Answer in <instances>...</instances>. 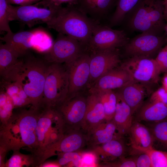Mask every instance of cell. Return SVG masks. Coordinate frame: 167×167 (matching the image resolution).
<instances>
[{
    "label": "cell",
    "instance_id": "obj_1",
    "mask_svg": "<svg viewBox=\"0 0 167 167\" xmlns=\"http://www.w3.org/2000/svg\"><path fill=\"white\" fill-rule=\"evenodd\" d=\"M26 107L15 109L7 124L0 126V145L8 151L26 147L31 153L36 148V131L42 109Z\"/></svg>",
    "mask_w": 167,
    "mask_h": 167
},
{
    "label": "cell",
    "instance_id": "obj_2",
    "mask_svg": "<svg viewBox=\"0 0 167 167\" xmlns=\"http://www.w3.org/2000/svg\"><path fill=\"white\" fill-rule=\"evenodd\" d=\"M99 24L88 17L75 5L68 4L66 7L60 6L46 24L49 28L70 36L87 47L93 31Z\"/></svg>",
    "mask_w": 167,
    "mask_h": 167
},
{
    "label": "cell",
    "instance_id": "obj_3",
    "mask_svg": "<svg viewBox=\"0 0 167 167\" xmlns=\"http://www.w3.org/2000/svg\"><path fill=\"white\" fill-rule=\"evenodd\" d=\"M49 63L28 54L22 58L14 81L21 85L31 101V105L43 109V93Z\"/></svg>",
    "mask_w": 167,
    "mask_h": 167
},
{
    "label": "cell",
    "instance_id": "obj_4",
    "mask_svg": "<svg viewBox=\"0 0 167 167\" xmlns=\"http://www.w3.org/2000/svg\"><path fill=\"white\" fill-rule=\"evenodd\" d=\"M69 85L67 67L60 63H49L44 88L43 108L58 106L67 98Z\"/></svg>",
    "mask_w": 167,
    "mask_h": 167
},
{
    "label": "cell",
    "instance_id": "obj_5",
    "mask_svg": "<svg viewBox=\"0 0 167 167\" xmlns=\"http://www.w3.org/2000/svg\"><path fill=\"white\" fill-rule=\"evenodd\" d=\"M36 131L37 147L31 153L34 157L59 140L64 134V123L56 108L42 109Z\"/></svg>",
    "mask_w": 167,
    "mask_h": 167
},
{
    "label": "cell",
    "instance_id": "obj_6",
    "mask_svg": "<svg viewBox=\"0 0 167 167\" xmlns=\"http://www.w3.org/2000/svg\"><path fill=\"white\" fill-rule=\"evenodd\" d=\"M88 135L82 130L65 131L55 143L34 157L35 167H39L49 158L60 153L79 152L87 146Z\"/></svg>",
    "mask_w": 167,
    "mask_h": 167
},
{
    "label": "cell",
    "instance_id": "obj_7",
    "mask_svg": "<svg viewBox=\"0 0 167 167\" xmlns=\"http://www.w3.org/2000/svg\"><path fill=\"white\" fill-rule=\"evenodd\" d=\"M84 46L78 40L58 33L51 47L44 53L43 59L49 63H64L67 66L84 52Z\"/></svg>",
    "mask_w": 167,
    "mask_h": 167
},
{
    "label": "cell",
    "instance_id": "obj_8",
    "mask_svg": "<svg viewBox=\"0 0 167 167\" xmlns=\"http://www.w3.org/2000/svg\"><path fill=\"white\" fill-rule=\"evenodd\" d=\"M133 80L151 88L158 84L160 71L155 59L140 57H130L121 65Z\"/></svg>",
    "mask_w": 167,
    "mask_h": 167
},
{
    "label": "cell",
    "instance_id": "obj_9",
    "mask_svg": "<svg viewBox=\"0 0 167 167\" xmlns=\"http://www.w3.org/2000/svg\"><path fill=\"white\" fill-rule=\"evenodd\" d=\"M60 6L47 8L34 4L14 6L9 4V19L10 21H17L29 28L38 24H46L54 17Z\"/></svg>",
    "mask_w": 167,
    "mask_h": 167
},
{
    "label": "cell",
    "instance_id": "obj_10",
    "mask_svg": "<svg viewBox=\"0 0 167 167\" xmlns=\"http://www.w3.org/2000/svg\"><path fill=\"white\" fill-rule=\"evenodd\" d=\"M87 105V97L77 93L67 97L56 108L61 116L65 131L82 130Z\"/></svg>",
    "mask_w": 167,
    "mask_h": 167
},
{
    "label": "cell",
    "instance_id": "obj_11",
    "mask_svg": "<svg viewBox=\"0 0 167 167\" xmlns=\"http://www.w3.org/2000/svg\"><path fill=\"white\" fill-rule=\"evenodd\" d=\"M165 41L166 38L163 36L143 32L129 40L124 46L125 53L129 58L140 57L152 58L163 48Z\"/></svg>",
    "mask_w": 167,
    "mask_h": 167
},
{
    "label": "cell",
    "instance_id": "obj_12",
    "mask_svg": "<svg viewBox=\"0 0 167 167\" xmlns=\"http://www.w3.org/2000/svg\"><path fill=\"white\" fill-rule=\"evenodd\" d=\"M129 40L123 31L99 24L93 31L87 47L92 52L112 49L124 46Z\"/></svg>",
    "mask_w": 167,
    "mask_h": 167
},
{
    "label": "cell",
    "instance_id": "obj_13",
    "mask_svg": "<svg viewBox=\"0 0 167 167\" xmlns=\"http://www.w3.org/2000/svg\"><path fill=\"white\" fill-rule=\"evenodd\" d=\"M41 28L13 33H6L0 40L13 49L21 58L32 49L37 50L40 43Z\"/></svg>",
    "mask_w": 167,
    "mask_h": 167
},
{
    "label": "cell",
    "instance_id": "obj_14",
    "mask_svg": "<svg viewBox=\"0 0 167 167\" xmlns=\"http://www.w3.org/2000/svg\"><path fill=\"white\" fill-rule=\"evenodd\" d=\"M90 56L83 52L67 66L69 90L67 97L77 94L89 82Z\"/></svg>",
    "mask_w": 167,
    "mask_h": 167
},
{
    "label": "cell",
    "instance_id": "obj_15",
    "mask_svg": "<svg viewBox=\"0 0 167 167\" xmlns=\"http://www.w3.org/2000/svg\"><path fill=\"white\" fill-rule=\"evenodd\" d=\"M120 62L116 49L92 52L90 56L89 81L94 83L103 75L115 68Z\"/></svg>",
    "mask_w": 167,
    "mask_h": 167
},
{
    "label": "cell",
    "instance_id": "obj_16",
    "mask_svg": "<svg viewBox=\"0 0 167 167\" xmlns=\"http://www.w3.org/2000/svg\"><path fill=\"white\" fill-rule=\"evenodd\" d=\"M87 105L82 130L87 135L105 120L103 106L91 88L87 97Z\"/></svg>",
    "mask_w": 167,
    "mask_h": 167
},
{
    "label": "cell",
    "instance_id": "obj_17",
    "mask_svg": "<svg viewBox=\"0 0 167 167\" xmlns=\"http://www.w3.org/2000/svg\"><path fill=\"white\" fill-rule=\"evenodd\" d=\"M151 92V88L132 80L118 89L117 92L130 107L133 115L143 104L146 96Z\"/></svg>",
    "mask_w": 167,
    "mask_h": 167
},
{
    "label": "cell",
    "instance_id": "obj_18",
    "mask_svg": "<svg viewBox=\"0 0 167 167\" xmlns=\"http://www.w3.org/2000/svg\"><path fill=\"white\" fill-rule=\"evenodd\" d=\"M22 58L7 44H0V75L1 80L13 81Z\"/></svg>",
    "mask_w": 167,
    "mask_h": 167
},
{
    "label": "cell",
    "instance_id": "obj_19",
    "mask_svg": "<svg viewBox=\"0 0 167 167\" xmlns=\"http://www.w3.org/2000/svg\"><path fill=\"white\" fill-rule=\"evenodd\" d=\"M87 135V146L91 149L113 139L123 137L119 133L112 119L105 120Z\"/></svg>",
    "mask_w": 167,
    "mask_h": 167
},
{
    "label": "cell",
    "instance_id": "obj_20",
    "mask_svg": "<svg viewBox=\"0 0 167 167\" xmlns=\"http://www.w3.org/2000/svg\"><path fill=\"white\" fill-rule=\"evenodd\" d=\"M133 80L129 73L120 67L107 72L93 84L95 88L113 90L119 89Z\"/></svg>",
    "mask_w": 167,
    "mask_h": 167
},
{
    "label": "cell",
    "instance_id": "obj_21",
    "mask_svg": "<svg viewBox=\"0 0 167 167\" xmlns=\"http://www.w3.org/2000/svg\"><path fill=\"white\" fill-rule=\"evenodd\" d=\"M129 134L133 153L142 152L153 147L154 140L152 134L143 124L138 122H133Z\"/></svg>",
    "mask_w": 167,
    "mask_h": 167
},
{
    "label": "cell",
    "instance_id": "obj_22",
    "mask_svg": "<svg viewBox=\"0 0 167 167\" xmlns=\"http://www.w3.org/2000/svg\"><path fill=\"white\" fill-rule=\"evenodd\" d=\"M151 1L143 0L137 5L130 19V25L136 31L157 35L149 19L148 11Z\"/></svg>",
    "mask_w": 167,
    "mask_h": 167
},
{
    "label": "cell",
    "instance_id": "obj_23",
    "mask_svg": "<svg viewBox=\"0 0 167 167\" xmlns=\"http://www.w3.org/2000/svg\"><path fill=\"white\" fill-rule=\"evenodd\" d=\"M122 138L113 139L103 144L95 147L91 151L97 158L105 162L116 161L124 157L126 148Z\"/></svg>",
    "mask_w": 167,
    "mask_h": 167
},
{
    "label": "cell",
    "instance_id": "obj_24",
    "mask_svg": "<svg viewBox=\"0 0 167 167\" xmlns=\"http://www.w3.org/2000/svg\"><path fill=\"white\" fill-rule=\"evenodd\" d=\"M117 101L112 120L119 133L122 136L129 134L132 125V116L130 107L117 92Z\"/></svg>",
    "mask_w": 167,
    "mask_h": 167
},
{
    "label": "cell",
    "instance_id": "obj_25",
    "mask_svg": "<svg viewBox=\"0 0 167 167\" xmlns=\"http://www.w3.org/2000/svg\"><path fill=\"white\" fill-rule=\"evenodd\" d=\"M139 121L157 122L167 119V105L149 100L143 103L137 111Z\"/></svg>",
    "mask_w": 167,
    "mask_h": 167
},
{
    "label": "cell",
    "instance_id": "obj_26",
    "mask_svg": "<svg viewBox=\"0 0 167 167\" xmlns=\"http://www.w3.org/2000/svg\"><path fill=\"white\" fill-rule=\"evenodd\" d=\"M0 83L1 88L12 100L15 109L31 105L29 98L18 82L1 80Z\"/></svg>",
    "mask_w": 167,
    "mask_h": 167
},
{
    "label": "cell",
    "instance_id": "obj_27",
    "mask_svg": "<svg viewBox=\"0 0 167 167\" xmlns=\"http://www.w3.org/2000/svg\"><path fill=\"white\" fill-rule=\"evenodd\" d=\"M164 0H152L149 9L150 21L156 34H161L165 30L166 24L164 17Z\"/></svg>",
    "mask_w": 167,
    "mask_h": 167
},
{
    "label": "cell",
    "instance_id": "obj_28",
    "mask_svg": "<svg viewBox=\"0 0 167 167\" xmlns=\"http://www.w3.org/2000/svg\"><path fill=\"white\" fill-rule=\"evenodd\" d=\"M101 102L104 109L105 120L112 119L115 111L117 101V94L112 90L104 89L91 87Z\"/></svg>",
    "mask_w": 167,
    "mask_h": 167
},
{
    "label": "cell",
    "instance_id": "obj_29",
    "mask_svg": "<svg viewBox=\"0 0 167 167\" xmlns=\"http://www.w3.org/2000/svg\"><path fill=\"white\" fill-rule=\"evenodd\" d=\"M15 109L13 102L4 90L1 88L0 92V126L6 125Z\"/></svg>",
    "mask_w": 167,
    "mask_h": 167
},
{
    "label": "cell",
    "instance_id": "obj_30",
    "mask_svg": "<svg viewBox=\"0 0 167 167\" xmlns=\"http://www.w3.org/2000/svg\"><path fill=\"white\" fill-rule=\"evenodd\" d=\"M10 159L6 162L5 167H33L34 158L32 155L25 154L19 151H13Z\"/></svg>",
    "mask_w": 167,
    "mask_h": 167
},
{
    "label": "cell",
    "instance_id": "obj_31",
    "mask_svg": "<svg viewBox=\"0 0 167 167\" xmlns=\"http://www.w3.org/2000/svg\"><path fill=\"white\" fill-rule=\"evenodd\" d=\"M155 123L151 130L154 142L167 149V119Z\"/></svg>",
    "mask_w": 167,
    "mask_h": 167
},
{
    "label": "cell",
    "instance_id": "obj_32",
    "mask_svg": "<svg viewBox=\"0 0 167 167\" xmlns=\"http://www.w3.org/2000/svg\"><path fill=\"white\" fill-rule=\"evenodd\" d=\"M142 152H146L149 155L152 167H167V152L157 150L153 147Z\"/></svg>",
    "mask_w": 167,
    "mask_h": 167
},
{
    "label": "cell",
    "instance_id": "obj_33",
    "mask_svg": "<svg viewBox=\"0 0 167 167\" xmlns=\"http://www.w3.org/2000/svg\"><path fill=\"white\" fill-rule=\"evenodd\" d=\"M79 152H71L60 153L57 155V161L61 166H69L72 163L73 166H80L81 155L79 154Z\"/></svg>",
    "mask_w": 167,
    "mask_h": 167
},
{
    "label": "cell",
    "instance_id": "obj_34",
    "mask_svg": "<svg viewBox=\"0 0 167 167\" xmlns=\"http://www.w3.org/2000/svg\"><path fill=\"white\" fill-rule=\"evenodd\" d=\"M7 0H0V32L6 33L11 31L9 23L8 6Z\"/></svg>",
    "mask_w": 167,
    "mask_h": 167
},
{
    "label": "cell",
    "instance_id": "obj_35",
    "mask_svg": "<svg viewBox=\"0 0 167 167\" xmlns=\"http://www.w3.org/2000/svg\"><path fill=\"white\" fill-rule=\"evenodd\" d=\"M78 0H42L34 4L37 6L47 8H51L61 6L63 3L76 5Z\"/></svg>",
    "mask_w": 167,
    "mask_h": 167
},
{
    "label": "cell",
    "instance_id": "obj_36",
    "mask_svg": "<svg viewBox=\"0 0 167 167\" xmlns=\"http://www.w3.org/2000/svg\"><path fill=\"white\" fill-rule=\"evenodd\" d=\"M108 167H136L134 160L132 158H126L123 157L117 161L103 162L101 165Z\"/></svg>",
    "mask_w": 167,
    "mask_h": 167
},
{
    "label": "cell",
    "instance_id": "obj_37",
    "mask_svg": "<svg viewBox=\"0 0 167 167\" xmlns=\"http://www.w3.org/2000/svg\"><path fill=\"white\" fill-rule=\"evenodd\" d=\"M113 0H96L92 15L101 17L107 12L112 5Z\"/></svg>",
    "mask_w": 167,
    "mask_h": 167
},
{
    "label": "cell",
    "instance_id": "obj_38",
    "mask_svg": "<svg viewBox=\"0 0 167 167\" xmlns=\"http://www.w3.org/2000/svg\"><path fill=\"white\" fill-rule=\"evenodd\" d=\"M135 156L132 157L136 167H152V162L149 155L145 152L133 153Z\"/></svg>",
    "mask_w": 167,
    "mask_h": 167
},
{
    "label": "cell",
    "instance_id": "obj_39",
    "mask_svg": "<svg viewBox=\"0 0 167 167\" xmlns=\"http://www.w3.org/2000/svg\"><path fill=\"white\" fill-rule=\"evenodd\" d=\"M155 59L161 72L167 73V45L159 51Z\"/></svg>",
    "mask_w": 167,
    "mask_h": 167
},
{
    "label": "cell",
    "instance_id": "obj_40",
    "mask_svg": "<svg viewBox=\"0 0 167 167\" xmlns=\"http://www.w3.org/2000/svg\"><path fill=\"white\" fill-rule=\"evenodd\" d=\"M96 0H78L76 6L86 14L92 15Z\"/></svg>",
    "mask_w": 167,
    "mask_h": 167
},
{
    "label": "cell",
    "instance_id": "obj_41",
    "mask_svg": "<svg viewBox=\"0 0 167 167\" xmlns=\"http://www.w3.org/2000/svg\"><path fill=\"white\" fill-rule=\"evenodd\" d=\"M150 101L160 102L167 105V90L162 87L154 92Z\"/></svg>",
    "mask_w": 167,
    "mask_h": 167
},
{
    "label": "cell",
    "instance_id": "obj_42",
    "mask_svg": "<svg viewBox=\"0 0 167 167\" xmlns=\"http://www.w3.org/2000/svg\"><path fill=\"white\" fill-rule=\"evenodd\" d=\"M90 151V152L83 153L82 155L80 165V166H91V165H93V164H95L97 157L93 152L91 150Z\"/></svg>",
    "mask_w": 167,
    "mask_h": 167
},
{
    "label": "cell",
    "instance_id": "obj_43",
    "mask_svg": "<svg viewBox=\"0 0 167 167\" xmlns=\"http://www.w3.org/2000/svg\"><path fill=\"white\" fill-rule=\"evenodd\" d=\"M11 4H15L19 6H26L36 3L42 0H7Z\"/></svg>",
    "mask_w": 167,
    "mask_h": 167
},
{
    "label": "cell",
    "instance_id": "obj_44",
    "mask_svg": "<svg viewBox=\"0 0 167 167\" xmlns=\"http://www.w3.org/2000/svg\"><path fill=\"white\" fill-rule=\"evenodd\" d=\"M8 152L5 147L0 145V167H5V160Z\"/></svg>",
    "mask_w": 167,
    "mask_h": 167
},
{
    "label": "cell",
    "instance_id": "obj_45",
    "mask_svg": "<svg viewBox=\"0 0 167 167\" xmlns=\"http://www.w3.org/2000/svg\"><path fill=\"white\" fill-rule=\"evenodd\" d=\"M39 167H61L57 161H45Z\"/></svg>",
    "mask_w": 167,
    "mask_h": 167
},
{
    "label": "cell",
    "instance_id": "obj_46",
    "mask_svg": "<svg viewBox=\"0 0 167 167\" xmlns=\"http://www.w3.org/2000/svg\"><path fill=\"white\" fill-rule=\"evenodd\" d=\"M162 87L167 90V73H165L162 81Z\"/></svg>",
    "mask_w": 167,
    "mask_h": 167
},
{
    "label": "cell",
    "instance_id": "obj_47",
    "mask_svg": "<svg viewBox=\"0 0 167 167\" xmlns=\"http://www.w3.org/2000/svg\"><path fill=\"white\" fill-rule=\"evenodd\" d=\"M164 17L165 22L167 23V0H164Z\"/></svg>",
    "mask_w": 167,
    "mask_h": 167
},
{
    "label": "cell",
    "instance_id": "obj_48",
    "mask_svg": "<svg viewBox=\"0 0 167 167\" xmlns=\"http://www.w3.org/2000/svg\"><path fill=\"white\" fill-rule=\"evenodd\" d=\"M165 31L167 33V23L165 25ZM166 41L167 42V38H166Z\"/></svg>",
    "mask_w": 167,
    "mask_h": 167
}]
</instances>
